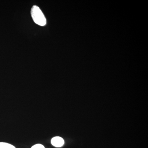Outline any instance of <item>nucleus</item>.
Returning <instances> with one entry per match:
<instances>
[{
    "mask_svg": "<svg viewBox=\"0 0 148 148\" xmlns=\"http://www.w3.org/2000/svg\"><path fill=\"white\" fill-rule=\"evenodd\" d=\"M31 14L35 23L40 26H45L47 20L44 14L40 9L36 5H34L31 10Z\"/></svg>",
    "mask_w": 148,
    "mask_h": 148,
    "instance_id": "nucleus-1",
    "label": "nucleus"
},
{
    "mask_svg": "<svg viewBox=\"0 0 148 148\" xmlns=\"http://www.w3.org/2000/svg\"><path fill=\"white\" fill-rule=\"evenodd\" d=\"M51 144L52 145L56 147H61L64 145V139L60 137H53L51 140Z\"/></svg>",
    "mask_w": 148,
    "mask_h": 148,
    "instance_id": "nucleus-2",
    "label": "nucleus"
},
{
    "mask_svg": "<svg viewBox=\"0 0 148 148\" xmlns=\"http://www.w3.org/2000/svg\"><path fill=\"white\" fill-rule=\"evenodd\" d=\"M0 148H16L15 147L6 143H0Z\"/></svg>",
    "mask_w": 148,
    "mask_h": 148,
    "instance_id": "nucleus-3",
    "label": "nucleus"
},
{
    "mask_svg": "<svg viewBox=\"0 0 148 148\" xmlns=\"http://www.w3.org/2000/svg\"><path fill=\"white\" fill-rule=\"evenodd\" d=\"M31 148H45L44 146L41 144H36L33 146Z\"/></svg>",
    "mask_w": 148,
    "mask_h": 148,
    "instance_id": "nucleus-4",
    "label": "nucleus"
}]
</instances>
